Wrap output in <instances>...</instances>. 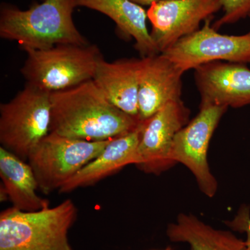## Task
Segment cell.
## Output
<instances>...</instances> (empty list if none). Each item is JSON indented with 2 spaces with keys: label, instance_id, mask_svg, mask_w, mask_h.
Returning <instances> with one entry per match:
<instances>
[{
  "label": "cell",
  "instance_id": "7402d4cb",
  "mask_svg": "<svg viewBox=\"0 0 250 250\" xmlns=\"http://www.w3.org/2000/svg\"><path fill=\"white\" fill-rule=\"evenodd\" d=\"M248 17L250 18V14H249V16H248Z\"/></svg>",
  "mask_w": 250,
  "mask_h": 250
},
{
  "label": "cell",
  "instance_id": "7a4b0ae2",
  "mask_svg": "<svg viewBox=\"0 0 250 250\" xmlns=\"http://www.w3.org/2000/svg\"><path fill=\"white\" fill-rule=\"evenodd\" d=\"M76 7L77 0H43L27 10L2 4L0 36L16 41L24 50L59 45H88L72 18Z\"/></svg>",
  "mask_w": 250,
  "mask_h": 250
},
{
  "label": "cell",
  "instance_id": "6da1fadb",
  "mask_svg": "<svg viewBox=\"0 0 250 250\" xmlns=\"http://www.w3.org/2000/svg\"><path fill=\"white\" fill-rule=\"evenodd\" d=\"M49 132L86 141H108L131 132L141 123L113 106L93 80L51 93Z\"/></svg>",
  "mask_w": 250,
  "mask_h": 250
},
{
  "label": "cell",
  "instance_id": "9a60e30c",
  "mask_svg": "<svg viewBox=\"0 0 250 250\" xmlns=\"http://www.w3.org/2000/svg\"><path fill=\"white\" fill-rule=\"evenodd\" d=\"M77 6L98 11L111 18L118 30L135 40L142 57L160 54L147 27V11L131 0H77Z\"/></svg>",
  "mask_w": 250,
  "mask_h": 250
},
{
  "label": "cell",
  "instance_id": "ac0fdd59",
  "mask_svg": "<svg viewBox=\"0 0 250 250\" xmlns=\"http://www.w3.org/2000/svg\"><path fill=\"white\" fill-rule=\"evenodd\" d=\"M223 15L212 26L215 30L225 24H232L248 17L250 14V0H220Z\"/></svg>",
  "mask_w": 250,
  "mask_h": 250
},
{
  "label": "cell",
  "instance_id": "8992f818",
  "mask_svg": "<svg viewBox=\"0 0 250 250\" xmlns=\"http://www.w3.org/2000/svg\"><path fill=\"white\" fill-rule=\"evenodd\" d=\"M111 140L86 141L49 132L31 151L27 161L41 191L49 195L60 190L67 181L98 157Z\"/></svg>",
  "mask_w": 250,
  "mask_h": 250
},
{
  "label": "cell",
  "instance_id": "52a82bcc",
  "mask_svg": "<svg viewBox=\"0 0 250 250\" xmlns=\"http://www.w3.org/2000/svg\"><path fill=\"white\" fill-rule=\"evenodd\" d=\"M211 20L207 19L202 29L182 38L161 54L184 73L210 62H250V31L241 36L223 35L210 26Z\"/></svg>",
  "mask_w": 250,
  "mask_h": 250
},
{
  "label": "cell",
  "instance_id": "9c48e42d",
  "mask_svg": "<svg viewBox=\"0 0 250 250\" xmlns=\"http://www.w3.org/2000/svg\"><path fill=\"white\" fill-rule=\"evenodd\" d=\"M222 9L220 0H157L149 6L150 35L162 53L176 42L200 29L202 22Z\"/></svg>",
  "mask_w": 250,
  "mask_h": 250
},
{
  "label": "cell",
  "instance_id": "e0dca14e",
  "mask_svg": "<svg viewBox=\"0 0 250 250\" xmlns=\"http://www.w3.org/2000/svg\"><path fill=\"white\" fill-rule=\"evenodd\" d=\"M166 234L170 241L188 243L190 250H246V241L231 231L216 229L191 214H179Z\"/></svg>",
  "mask_w": 250,
  "mask_h": 250
},
{
  "label": "cell",
  "instance_id": "7c38bea8",
  "mask_svg": "<svg viewBox=\"0 0 250 250\" xmlns=\"http://www.w3.org/2000/svg\"><path fill=\"white\" fill-rule=\"evenodd\" d=\"M183 74L161 53L138 59L140 121L149 119L166 104L181 100Z\"/></svg>",
  "mask_w": 250,
  "mask_h": 250
},
{
  "label": "cell",
  "instance_id": "2e32d148",
  "mask_svg": "<svg viewBox=\"0 0 250 250\" xmlns=\"http://www.w3.org/2000/svg\"><path fill=\"white\" fill-rule=\"evenodd\" d=\"M1 188L12 207L22 211L34 212L49 207L48 200L38 195L35 174L29 163L0 147Z\"/></svg>",
  "mask_w": 250,
  "mask_h": 250
},
{
  "label": "cell",
  "instance_id": "44dd1931",
  "mask_svg": "<svg viewBox=\"0 0 250 250\" xmlns=\"http://www.w3.org/2000/svg\"><path fill=\"white\" fill-rule=\"evenodd\" d=\"M164 250H172V248H170V247H168V248H166V249Z\"/></svg>",
  "mask_w": 250,
  "mask_h": 250
},
{
  "label": "cell",
  "instance_id": "4fadbf2b",
  "mask_svg": "<svg viewBox=\"0 0 250 250\" xmlns=\"http://www.w3.org/2000/svg\"><path fill=\"white\" fill-rule=\"evenodd\" d=\"M143 126L144 123L141 122L134 131L112 139L98 157L67 181L59 192L65 193L79 188L90 187L116 173L125 166L136 165Z\"/></svg>",
  "mask_w": 250,
  "mask_h": 250
},
{
  "label": "cell",
  "instance_id": "5bb4252c",
  "mask_svg": "<svg viewBox=\"0 0 250 250\" xmlns=\"http://www.w3.org/2000/svg\"><path fill=\"white\" fill-rule=\"evenodd\" d=\"M93 80L113 106L139 120L138 59L107 62L102 58Z\"/></svg>",
  "mask_w": 250,
  "mask_h": 250
},
{
  "label": "cell",
  "instance_id": "3957f363",
  "mask_svg": "<svg viewBox=\"0 0 250 250\" xmlns=\"http://www.w3.org/2000/svg\"><path fill=\"white\" fill-rule=\"evenodd\" d=\"M77 213L70 199L38 211L6 208L0 213V250H72L68 232Z\"/></svg>",
  "mask_w": 250,
  "mask_h": 250
},
{
  "label": "cell",
  "instance_id": "30bf717a",
  "mask_svg": "<svg viewBox=\"0 0 250 250\" xmlns=\"http://www.w3.org/2000/svg\"><path fill=\"white\" fill-rule=\"evenodd\" d=\"M190 110L182 100L170 102L144 123L138 147V168L159 174L175 164L170 158L176 134L188 123Z\"/></svg>",
  "mask_w": 250,
  "mask_h": 250
},
{
  "label": "cell",
  "instance_id": "ffe728a7",
  "mask_svg": "<svg viewBox=\"0 0 250 250\" xmlns=\"http://www.w3.org/2000/svg\"><path fill=\"white\" fill-rule=\"evenodd\" d=\"M136 4L141 5V6H150L154 1L157 0H131Z\"/></svg>",
  "mask_w": 250,
  "mask_h": 250
},
{
  "label": "cell",
  "instance_id": "d6986e66",
  "mask_svg": "<svg viewBox=\"0 0 250 250\" xmlns=\"http://www.w3.org/2000/svg\"><path fill=\"white\" fill-rule=\"evenodd\" d=\"M226 225L233 231L246 234V250H250V212L249 207L243 206L233 220L227 222Z\"/></svg>",
  "mask_w": 250,
  "mask_h": 250
},
{
  "label": "cell",
  "instance_id": "5b68a950",
  "mask_svg": "<svg viewBox=\"0 0 250 250\" xmlns=\"http://www.w3.org/2000/svg\"><path fill=\"white\" fill-rule=\"evenodd\" d=\"M50 95L26 84L11 101L0 105L1 147L28 161L50 131Z\"/></svg>",
  "mask_w": 250,
  "mask_h": 250
},
{
  "label": "cell",
  "instance_id": "277c9868",
  "mask_svg": "<svg viewBox=\"0 0 250 250\" xmlns=\"http://www.w3.org/2000/svg\"><path fill=\"white\" fill-rule=\"evenodd\" d=\"M27 59L21 73L27 84L52 93L93 80L103 58L95 45H59L46 49H24Z\"/></svg>",
  "mask_w": 250,
  "mask_h": 250
},
{
  "label": "cell",
  "instance_id": "ba28073f",
  "mask_svg": "<svg viewBox=\"0 0 250 250\" xmlns=\"http://www.w3.org/2000/svg\"><path fill=\"white\" fill-rule=\"evenodd\" d=\"M228 107L200 105V112L176 134L171 160L187 166L196 179L200 190L208 197L216 193L218 183L210 172L207 152L213 132Z\"/></svg>",
  "mask_w": 250,
  "mask_h": 250
},
{
  "label": "cell",
  "instance_id": "8fae6325",
  "mask_svg": "<svg viewBox=\"0 0 250 250\" xmlns=\"http://www.w3.org/2000/svg\"><path fill=\"white\" fill-rule=\"evenodd\" d=\"M195 70L200 105L240 108L250 104V69L246 64L214 62Z\"/></svg>",
  "mask_w": 250,
  "mask_h": 250
}]
</instances>
